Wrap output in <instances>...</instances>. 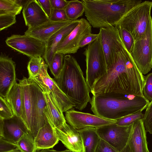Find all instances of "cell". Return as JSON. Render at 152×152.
<instances>
[{
  "instance_id": "cell-1",
  "label": "cell",
  "mask_w": 152,
  "mask_h": 152,
  "mask_svg": "<svg viewBox=\"0 0 152 152\" xmlns=\"http://www.w3.org/2000/svg\"><path fill=\"white\" fill-rule=\"evenodd\" d=\"M145 76L139 69L121 39L115 52L113 66L94 83V96L118 94L144 97Z\"/></svg>"
},
{
  "instance_id": "cell-2",
  "label": "cell",
  "mask_w": 152,
  "mask_h": 152,
  "mask_svg": "<svg viewBox=\"0 0 152 152\" xmlns=\"http://www.w3.org/2000/svg\"><path fill=\"white\" fill-rule=\"evenodd\" d=\"M149 102L144 97L109 94L93 96L90 103L94 115L116 121L126 116L142 112Z\"/></svg>"
},
{
  "instance_id": "cell-3",
  "label": "cell",
  "mask_w": 152,
  "mask_h": 152,
  "mask_svg": "<svg viewBox=\"0 0 152 152\" xmlns=\"http://www.w3.org/2000/svg\"><path fill=\"white\" fill-rule=\"evenodd\" d=\"M86 20L92 27L117 26L124 17L140 0H82Z\"/></svg>"
},
{
  "instance_id": "cell-4",
  "label": "cell",
  "mask_w": 152,
  "mask_h": 152,
  "mask_svg": "<svg viewBox=\"0 0 152 152\" xmlns=\"http://www.w3.org/2000/svg\"><path fill=\"white\" fill-rule=\"evenodd\" d=\"M62 91L80 110L85 109L91 98L89 88L76 59L70 55L64 56L63 68L53 78Z\"/></svg>"
},
{
  "instance_id": "cell-5",
  "label": "cell",
  "mask_w": 152,
  "mask_h": 152,
  "mask_svg": "<svg viewBox=\"0 0 152 152\" xmlns=\"http://www.w3.org/2000/svg\"><path fill=\"white\" fill-rule=\"evenodd\" d=\"M152 7V1L142 2L131 9L119 23L117 27L129 32L135 40L143 37L151 18Z\"/></svg>"
},
{
  "instance_id": "cell-6",
  "label": "cell",
  "mask_w": 152,
  "mask_h": 152,
  "mask_svg": "<svg viewBox=\"0 0 152 152\" xmlns=\"http://www.w3.org/2000/svg\"><path fill=\"white\" fill-rule=\"evenodd\" d=\"M99 34L98 38L88 45L83 52L86 63V80L90 91L95 82L107 71L106 60Z\"/></svg>"
},
{
  "instance_id": "cell-7",
  "label": "cell",
  "mask_w": 152,
  "mask_h": 152,
  "mask_svg": "<svg viewBox=\"0 0 152 152\" xmlns=\"http://www.w3.org/2000/svg\"><path fill=\"white\" fill-rule=\"evenodd\" d=\"M18 81L22 95V114L20 118L34 138L37 135L34 122L36 83L32 79L24 76Z\"/></svg>"
},
{
  "instance_id": "cell-8",
  "label": "cell",
  "mask_w": 152,
  "mask_h": 152,
  "mask_svg": "<svg viewBox=\"0 0 152 152\" xmlns=\"http://www.w3.org/2000/svg\"><path fill=\"white\" fill-rule=\"evenodd\" d=\"M139 69L144 75L152 68V18L150 19L144 36L135 40L131 53Z\"/></svg>"
},
{
  "instance_id": "cell-9",
  "label": "cell",
  "mask_w": 152,
  "mask_h": 152,
  "mask_svg": "<svg viewBox=\"0 0 152 152\" xmlns=\"http://www.w3.org/2000/svg\"><path fill=\"white\" fill-rule=\"evenodd\" d=\"M5 42L8 46L30 58H43L45 54L46 42L29 35L13 34Z\"/></svg>"
},
{
  "instance_id": "cell-10",
  "label": "cell",
  "mask_w": 152,
  "mask_h": 152,
  "mask_svg": "<svg viewBox=\"0 0 152 152\" xmlns=\"http://www.w3.org/2000/svg\"><path fill=\"white\" fill-rule=\"evenodd\" d=\"M48 67L45 63L39 75L32 79L42 90L46 89L50 91L63 113L75 107L74 104L60 89L53 78L49 75Z\"/></svg>"
},
{
  "instance_id": "cell-11",
  "label": "cell",
  "mask_w": 152,
  "mask_h": 152,
  "mask_svg": "<svg viewBox=\"0 0 152 152\" xmlns=\"http://www.w3.org/2000/svg\"><path fill=\"white\" fill-rule=\"evenodd\" d=\"M132 125L121 126L115 123L98 128L96 130L101 139L120 152L128 144Z\"/></svg>"
},
{
  "instance_id": "cell-12",
  "label": "cell",
  "mask_w": 152,
  "mask_h": 152,
  "mask_svg": "<svg viewBox=\"0 0 152 152\" xmlns=\"http://www.w3.org/2000/svg\"><path fill=\"white\" fill-rule=\"evenodd\" d=\"M92 26L88 20L80 19L76 27L57 45L56 53L64 55L76 53L80 48L81 41L86 35L91 33Z\"/></svg>"
},
{
  "instance_id": "cell-13",
  "label": "cell",
  "mask_w": 152,
  "mask_h": 152,
  "mask_svg": "<svg viewBox=\"0 0 152 152\" xmlns=\"http://www.w3.org/2000/svg\"><path fill=\"white\" fill-rule=\"evenodd\" d=\"M65 115L66 122L77 129L88 127L97 129L116 122L115 121L105 119L95 115L76 111L72 108L66 111Z\"/></svg>"
},
{
  "instance_id": "cell-14",
  "label": "cell",
  "mask_w": 152,
  "mask_h": 152,
  "mask_svg": "<svg viewBox=\"0 0 152 152\" xmlns=\"http://www.w3.org/2000/svg\"><path fill=\"white\" fill-rule=\"evenodd\" d=\"M102 45L105 55L107 70L114 64L115 52L121 39L117 26L99 29Z\"/></svg>"
},
{
  "instance_id": "cell-15",
  "label": "cell",
  "mask_w": 152,
  "mask_h": 152,
  "mask_svg": "<svg viewBox=\"0 0 152 152\" xmlns=\"http://www.w3.org/2000/svg\"><path fill=\"white\" fill-rule=\"evenodd\" d=\"M29 131L22 119L14 115L8 119L0 118V137L16 144L20 137Z\"/></svg>"
},
{
  "instance_id": "cell-16",
  "label": "cell",
  "mask_w": 152,
  "mask_h": 152,
  "mask_svg": "<svg viewBox=\"0 0 152 152\" xmlns=\"http://www.w3.org/2000/svg\"><path fill=\"white\" fill-rule=\"evenodd\" d=\"M16 64L12 58L1 53L0 56V96L5 98L16 81Z\"/></svg>"
},
{
  "instance_id": "cell-17",
  "label": "cell",
  "mask_w": 152,
  "mask_h": 152,
  "mask_svg": "<svg viewBox=\"0 0 152 152\" xmlns=\"http://www.w3.org/2000/svg\"><path fill=\"white\" fill-rule=\"evenodd\" d=\"M22 13L28 28L38 26L50 20L37 0H27L23 7Z\"/></svg>"
},
{
  "instance_id": "cell-18",
  "label": "cell",
  "mask_w": 152,
  "mask_h": 152,
  "mask_svg": "<svg viewBox=\"0 0 152 152\" xmlns=\"http://www.w3.org/2000/svg\"><path fill=\"white\" fill-rule=\"evenodd\" d=\"M42 91L46 104L45 113L50 123L56 128L62 129L67 125L63 112L53 95L48 90Z\"/></svg>"
},
{
  "instance_id": "cell-19",
  "label": "cell",
  "mask_w": 152,
  "mask_h": 152,
  "mask_svg": "<svg viewBox=\"0 0 152 152\" xmlns=\"http://www.w3.org/2000/svg\"><path fill=\"white\" fill-rule=\"evenodd\" d=\"M80 19L73 21L62 28L53 34L46 42V48L43 57L48 66L51 62L56 52L57 45L78 25Z\"/></svg>"
},
{
  "instance_id": "cell-20",
  "label": "cell",
  "mask_w": 152,
  "mask_h": 152,
  "mask_svg": "<svg viewBox=\"0 0 152 152\" xmlns=\"http://www.w3.org/2000/svg\"><path fill=\"white\" fill-rule=\"evenodd\" d=\"M127 144L132 152H149L142 119L137 120L132 124Z\"/></svg>"
},
{
  "instance_id": "cell-21",
  "label": "cell",
  "mask_w": 152,
  "mask_h": 152,
  "mask_svg": "<svg viewBox=\"0 0 152 152\" xmlns=\"http://www.w3.org/2000/svg\"><path fill=\"white\" fill-rule=\"evenodd\" d=\"M56 129L59 140L68 149L75 152H84L82 138L78 129L68 124L63 129Z\"/></svg>"
},
{
  "instance_id": "cell-22",
  "label": "cell",
  "mask_w": 152,
  "mask_h": 152,
  "mask_svg": "<svg viewBox=\"0 0 152 152\" xmlns=\"http://www.w3.org/2000/svg\"><path fill=\"white\" fill-rule=\"evenodd\" d=\"M59 140L56 128L50 123L48 119L34 138L37 150L52 148Z\"/></svg>"
},
{
  "instance_id": "cell-23",
  "label": "cell",
  "mask_w": 152,
  "mask_h": 152,
  "mask_svg": "<svg viewBox=\"0 0 152 152\" xmlns=\"http://www.w3.org/2000/svg\"><path fill=\"white\" fill-rule=\"evenodd\" d=\"M73 21L69 20L63 22H55L50 20L38 26L28 28L24 34L46 42L55 32Z\"/></svg>"
},
{
  "instance_id": "cell-24",
  "label": "cell",
  "mask_w": 152,
  "mask_h": 152,
  "mask_svg": "<svg viewBox=\"0 0 152 152\" xmlns=\"http://www.w3.org/2000/svg\"><path fill=\"white\" fill-rule=\"evenodd\" d=\"M46 106V102L43 92L36 83L34 122L37 134L39 129L45 124L48 119L45 113Z\"/></svg>"
},
{
  "instance_id": "cell-25",
  "label": "cell",
  "mask_w": 152,
  "mask_h": 152,
  "mask_svg": "<svg viewBox=\"0 0 152 152\" xmlns=\"http://www.w3.org/2000/svg\"><path fill=\"white\" fill-rule=\"evenodd\" d=\"M5 98L14 115L20 118L22 114V95L20 86L16 81Z\"/></svg>"
},
{
  "instance_id": "cell-26",
  "label": "cell",
  "mask_w": 152,
  "mask_h": 152,
  "mask_svg": "<svg viewBox=\"0 0 152 152\" xmlns=\"http://www.w3.org/2000/svg\"><path fill=\"white\" fill-rule=\"evenodd\" d=\"M78 130L82 138L84 152H96L100 140L96 129L88 127Z\"/></svg>"
},
{
  "instance_id": "cell-27",
  "label": "cell",
  "mask_w": 152,
  "mask_h": 152,
  "mask_svg": "<svg viewBox=\"0 0 152 152\" xmlns=\"http://www.w3.org/2000/svg\"><path fill=\"white\" fill-rule=\"evenodd\" d=\"M0 0V14L7 13L16 16L20 13L26 1Z\"/></svg>"
},
{
  "instance_id": "cell-28",
  "label": "cell",
  "mask_w": 152,
  "mask_h": 152,
  "mask_svg": "<svg viewBox=\"0 0 152 152\" xmlns=\"http://www.w3.org/2000/svg\"><path fill=\"white\" fill-rule=\"evenodd\" d=\"M64 10L68 20L74 21L83 15L85 7L81 1L72 0L69 1Z\"/></svg>"
},
{
  "instance_id": "cell-29",
  "label": "cell",
  "mask_w": 152,
  "mask_h": 152,
  "mask_svg": "<svg viewBox=\"0 0 152 152\" xmlns=\"http://www.w3.org/2000/svg\"><path fill=\"white\" fill-rule=\"evenodd\" d=\"M16 145L21 152H35L37 150L34 138L29 133L22 135L17 141Z\"/></svg>"
},
{
  "instance_id": "cell-30",
  "label": "cell",
  "mask_w": 152,
  "mask_h": 152,
  "mask_svg": "<svg viewBox=\"0 0 152 152\" xmlns=\"http://www.w3.org/2000/svg\"><path fill=\"white\" fill-rule=\"evenodd\" d=\"M43 57L39 56L30 58L27 66L29 79H32L39 73L42 67L45 64Z\"/></svg>"
},
{
  "instance_id": "cell-31",
  "label": "cell",
  "mask_w": 152,
  "mask_h": 152,
  "mask_svg": "<svg viewBox=\"0 0 152 152\" xmlns=\"http://www.w3.org/2000/svg\"><path fill=\"white\" fill-rule=\"evenodd\" d=\"M64 55L62 53H56L50 65L48 66L54 78L57 77L63 68Z\"/></svg>"
},
{
  "instance_id": "cell-32",
  "label": "cell",
  "mask_w": 152,
  "mask_h": 152,
  "mask_svg": "<svg viewBox=\"0 0 152 152\" xmlns=\"http://www.w3.org/2000/svg\"><path fill=\"white\" fill-rule=\"evenodd\" d=\"M120 37L126 48L130 53L132 51L135 40L132 34L126 29L118 28Z\"/></svg>"
},
{
  "instance_id": "cell-33",
  "label": "cell",
  "mask_w": 152,
  "mask_h": 152,
  "mask_svg": "<svg viewBox=\"0 0 152 152\" xmlns=\"http://www.w3.org/2000/svg\"><path fill=\"white\" fill-rule=\"evenodd\" d=\"M144 114L142 112L130 114L122 117L116 121V124L121 126H125L132 124L136 121L143 119Z\"/></svg>"
},
{
  "instance_id": "cell-34",
  "label": "cell",
  "mask_w": 152,
  "mask_h": 152,
  "mask_svg": "<svg viewBox=\"0 0 152 152\" xmlns=\"http://www.w3.org/2000/svg\"><path fill=\"white\" fill-rule=\"evenodd\" d=\"M11 107L4 98L0 96V118H10L14 116Z\"/></svg>"
},
{
  "instance_id": "cell-35",
  "label": "cell",
  "mask_w": 152,
  "mask_h": 152,
  "mask_svg": "<svg viewBox=\"0 0 152 152\" xmlns=\"http://www.w3.org/2000/svg\"><path fill=\"white\" fill-rule=\"evenodd\" d=\"M146 109L142 120L146 132L152 134V101Z\"/></svg>"
},
{
  "instance_id": "cell-36",
  "label": "cell",
  "mask_w": 152,
  "mask_h": 152,
  "mask_svg": "<svg viewBox=\"0 0 152 152\" xmlns=\"http://www.w3.org/2000/svg\"><path fill=\"white\" fill-rule=\"evenodd\" d=\"M16 22L15 15L7 13L0 14V31L10 27Z\"/></svg>"
},
{
  "instance_id": "cell-37",
  "label": "cell",
  "mask_w": 152,
  "mask_h": 152,
  "mask_svg": "<svg viewBox=\"0 0 152 152\" xmlns=\"http://www.w3.org/2000/svg\"><path fill=\"white\" fill-rule=\"evenodd\" d=\"M143 93L147 99L150 102L152 101V72L145 76Z\"/></svg>"
},
{
  "instance_id": "cell-38",
  "label": "cell",
  "mask_w": 152,
  "mask_h": 152,
  "mask_svg": "<svg viewBox=\"0 0 152 152\" xmlns=\"http://www.w3.org/2000/svg\"><path fill=\"white\" fill-rule=\"evenodd\" d=\"M50 20L55 22H63L69 20L64 9H53Z\"/></svg>"
},
{
  "instance_id": "cell-39",
  "label": "cell",
  "mask_w": 152,
  "mask_h": 152,
  "mask_svg": "<svg viewBox=\"0 0 152 152\" xmlns=\"http://www.w3.org/2000/svg\"><path fill=\"white\" fill-rule=\"evenodd\" d=\"M17 148L16 144L0 137V152H7Z\"/></svg>"
},
{
  "instance_id": "cell-40",
  "label": "cell",
  "mask_w": 152,
  "mask_h": 152,
  "mask_svg": "<svg viewBox=\"0 0 152 152\" xmlns=\"http://www.w3.org/2000/svg\"><path fill=\"white\" fill-rule=\"evenodd\" d=\"M99 35V33L95 34L91 33L86 35L80 42V48H83L86 45L93 42L98 38Z\"/></svg>"
},
{
  "instance_id": "cell-41",
  "label": "cell",
  "mask_w": 152,
  "mask_h": 152,
  "mask_svg": "<svg viewBox=\"0 0 152 152\" xmlns=\"http://www.w3.org/2000/svg\"><path fill=\"white\" fill-rule=\"evenodd\" d=\"M96 152H118L107 142L100 139Z\"/></svg>"
},
{
  "instance_id": "cell-42",
  "label": "cell",
  "mask_w": 152,
  "mask_h": 152,
  "mask_svg": "<svg viewBox=\"0 0 152 152\" xmlns=\"http://www.w3.org/2000/svg\"><path fill=\"white\" fill-rule=\"evenodd\" d=\"M37 1L50 18L53 9L51 6L50 0H38Z\"/></svg>"
},
{
  "instance_id": "cell-43",
  "label": "cell",
  "mask_w": 152,
  "mask_h": 152,
  "mask_svg": "<svg viewBox=\"0 0 152 152\" xmlns=\"http://www.w3.org/2000/svg\"><path fill=\"white\" fill-rule=\"evenodd\" d=\"M69 1L66 0H50L52 7L57 9H64Z\"/></svg>"
},
{
  "instance_id": "cell-44",
  "label": "cell",
  "mask_w": 152,
  "mask_h": 152,
  "mask_svg": "<svg viewBox=\"0 0 152 152\" xmlns=\"http://www.w3.org/2000/svg\"><path fill=\"white\" fill-rule=\"evenodd\" d=\"M39 152H75L69 150H66L63 151H57L54 150L45 149L41 150Z\"/></svg>"
},
{
  "instance_id": "cell-45",
  "label": "cell",
  "mask_w": 152,
  "mask_h": 152,
  "mask_svg": "<svg viewBox=\"0 0 152 152\" xmlns=\"http://www.w3.org/2000/svg\"><path fill=\"white\" fill-rule=\"evenodd\" d=\"M120 152H132L131 149L127 144L126 146Z\"/></svg>"
},
{
  "instance_id": "cell-46",
  "label": "cell",
  "mask_w": 152,
  "mask_h": 152,
  "mask_svg": "<svg viewBox=\"0 0 152 152\" xmlns=\"http://www.w3.org/2000/svg\"><path fill=\"white\" fill-rule=\"evenodd\" d=\"M7 152H21V151L18 148L16 149L12 150V151Z\"/></svg>"
},
{
  "instance_id": "cell-47",
  "label": "cell",
  "mask_w": 152,
  "mask_h": 152,
  "mask_svg": "<svg viewBox=\"0 0 152 152\" xmlns=\"http://www.w3.org/2000/svg\"></svg>"
}]
</instances>
